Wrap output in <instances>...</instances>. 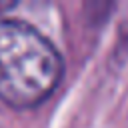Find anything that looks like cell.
Wrapping results in <instances>:
<instances>
[{"instance_id": "1", "label": "cell", "mask_w": 128, "mask_h": 128, "mask_svg": "<svg viewBox=\"0 0 128 128\" xmlns=\"http://www.w3.org/2000/svg\"><path fill=\"white\" fill-rule=\"evenodd\" d=\"M64 60L32 24L0 18V100L14 110L44 104L60 86Z\"/></svg>"}]
</instances>
